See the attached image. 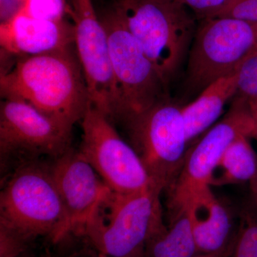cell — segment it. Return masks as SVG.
<instances>
[{"mask_svg":"<svg viewBox=\"0 0 257 257\" xmlns=\"http://www.w3.org/2000/svg\"><path fill=\"white\" fill-rule=\"evenodd\" d=\"M72 47L25 56L2 72L3 98L25 101L42 114L69 128L82 121L89 106L87 84Z\"/></svg>","mask_w":257,"mask_h":257,"instance_id":"6da1fadb","label":"cell"},{"mask_svg":"<svg viewBox=\"0 0 257 257\" xmlns=\"http://www.w3.org/2000/svg\"><path fill=\"white\" fill-rule=\"evenodd\" d=\"M0 224L28 239L59 241L69 234L68 218L49 162L25 164L4 178Z\"/></svg>","mask_w":257,"mask_h":257,"instance_id":"7a4b0ae2","label":"cell"},{"mask_svg":"<svg viewBox=\"0 0 257 257\" xmlns=\"http://www.w3.org/2000/svg\"><path fill=\"white\" fill-rule=\"evenodd\" d=\"M111 8L140 42L167 87L188 55L197 18L174 0H113Z\"/></svg>","mask_w":257,"mask_h":257,"instance_id":"3957f363","label":"cell"},{"mask_svg":"<svg viewBox=\"0 0 257 257\" xmlns=\"http://www.w3.org/2000/svg\"><path fill=\"white\" fill-rule=\"evenodd\" d=\"M157 186L132 193L109 190L101 199L82 236L97 251L115 257H144L147 241L166 225Z\"/></svg>","mask_w":257,"mask_h":257,"instance_id":"277c9868","label":"cell"},{"mask_svg":"<svg viewBox=\"0 0 257 257\" xmlns=\"http://www.w3.org/2000/svg\"><path fill=\"white\" fill-rule=\"evenodd\" d=\"M256 49L257 23L230 18L199 20L187 55L186 97H197L211 83L236 73Z\"/></svg>","mask_w":257,"mask_h":257,"instance_id":"5b68a950","label":"cell"},{"mask_svg":"<svg viewBox=\"0 0 257 257\" xmlns=\"http://www.w3.org/2000/svg\"><path fill=\"white\" fill-rule=\"evenodd\" d=\"M121 124L152 182L162 192L168 190L180 174L189 145L182 106L166 97Z\"/></svg>","mask_w":257,"mask_h":257,"instance_id":"8992f818","label":"cell"},{"mask_svg":"<svg viewBox=\"0 0 257 257\" xmlns=\"http://www.w3.org/2000/svg\"><path fill=\"white\" fill-rule=\"evenodd\" d=\"M72 128L20 99L3 98L0 106L1 172L8 177L25 164L54 160L72 149Z\"/></svg>","mask_w":257,"mask_h":257,"instance_id":"52a82bcc","label":"cell"},{"mask_svg":"<svg viewBox=\"0 0 257 257\" xmlns=\"http://www.w3.org/2000/svg\"><path fill=\"white\" fill-rule=\"evenodd\" d=\"M107 35L115 79L122 106V124L168 97L165 83L143 47L112 8L99 17Z\"/></svg>","mask_w":257,"mask_h":257,"instance_id":"ba28073f","label":"cell"},{"mask_svg":"<svg viewBox=\"0 0 257 257\" xmlns=\"http://www.w3.org/2000/svg\"><path fill=\"white\" fill-rule=\"evenodd\" d=\"M256 123L247 102L234 97L229 111L191 145L180 174L167 190L171 216L209 186L213 172L231 143L241 135L251 138ZM251 139V138H250Z\"/></svg>","mask_w":257,"mask_h":257,"instance_id":"9c48e42d","label":"cell"},{"mask_svg":"<svg viewBox=\"0 0 257 257\" xmlns=\"http://www.w3.org/2000/svg\"><path fill=\"white\" fill-rule=\"evenodd\" d=\"M81 121L83 134L78 152L111 192L132 194L156 186L135 149L90 102Z\"/></svg>","mask_w":257,"mask_h":257,"instance_id":"30bf717a","label":"cell"},{"mask_svg":"<svg viewBox=\"0 0 257 257\" xmlns=\"http://www.w3.org/2000/svg\"><path fill=\"white\" fill-rule=\"evenodd\" d=\"M74 46L87 84L89 101L112 124L122 118L119 88L115 79L107 35L92 0H72Z\"/></svg>","mask_w":257,"mask_h":257,"instance_id":"8fae6325","label":"cell"},{"mask_svg":"<svg viewBox=\"0 0 257 257\" xmlns=\"http://www.w3.org/2000/svg\"><path fill=\"white\" fill-rule=\"evenodd\" d=\"M49 165L68 218L69 234L82 235L98 204L110 189L72 149L51 160Z\"/></svg>","mask_w":257,"mask_h":257,"instance_id":"7c38bea8","label":"cell"},{"mask_svg":"<svg viewBox=\"0 0 257 257\" xmlns=\"http://www.w3.org/2000/svg\"><path fill=\"white\" fill-rule=\"evenodd\" d=\"M0 43L5 52L23 57L64 50L74 45L73 24L35 18L20 10L2 22Z\"/></svg>","mask_w":257,"mask_h":257,"instance_id":"4fadbf2b","label":"cell"},{"mask_svg":"<svg viewBox=\"0 0 257 257\" xmlns=\"http://www.w3.org/2000/svg\"><path fill=\"white\" fill-rule=\"evenodd\" d=\"M187 207L199 254L220 249L236 231L231 211L216 197L211 187L197 194Z\"/></svg>","mask_w":257,"mask_h":257,"instance_id":"5bb4252c","label":"cell"},{"mask_svg":"<svg viewBox=\"0 0 257 257\" xmlns=\"http://www.w3.org/2000/svg\"><path fill=\"white\" fill-rule=\"evenodd\" d=\"M236 92V72L211 83L192 102L182 106L189 145L214 126Z\"/></svg>","mask_w":257,"mask_h":257,"instance_id":"9a60e30c","label":"cell"},{"mask_svg":"<svg viewBox=\"0 0 257 257\" xmlns=\"http://www.w3.org/2000/svg\"><path fill=\"white\" fill-rule=\"evenodd\" d=\"M188 207L171 217L147 241L144 257H194L199 255Z\"/></svg>","mask_w":257,"mask_h":257,"instance_id":"2e32d148","label":"cell"},{"mask_svg":"<svg viewBox=\"0 0 257 257\" xmlns=\"http://www.w3.org/2000/svg\"><path fill=\"white\" fill-rule=\"evenodd\" d=\"M246 135L230 145L213 172L209 186L221 187L248 183L257 175V154Z\"/></svg>","mask_w":257,"mask_h":257,"instance_id":"e0dca14e","label":"cell"},{"mask_svg":"<svg viewBox=\"0 0 257 257\" xmlns=\"http://www.w3.org/2000/svg\"><path fill=\"white\" fill-rule=\"evenodd\" d=\"M239 225L229 257H257V207L251 199L239 209Z\"/></svg>","mask_w":257,"mask_h":257,"instance_id":"ac0fdd59","label":"cell"},{"mask_svg":"<svg viewBox=\"0 0 257 257\" xmlns=\"http://www.w3.org/2000/svg\"><path fill=\"white\" fill-rule=\"evenodd\" d=\"M69 8L65 0H23L20 10L35 18L61 21Z\"/></svg>","mask_w":257,"mask_h":257,"instance_id":"d6986e66","label":"cell"},{"mask_svg":"<svg viewBox=\"0 0 257 257\" xmlns=\"http://www.w3.org/2000/svg\"><path fill=\"white\" fill-rule=\"evenodd\" d=\"M237 92L234 97L246 101L257 96V49L236 71Z\"/></svg>","mask_w":257,"mask_h":257,"instance_id":"ffe728a7","label":"cell"},{"mask_svg":"<svg viewBox=\"0 0 257 257\" xmlns=\"http://www.w3.org/2000/svg\"><path fill=\"white\" fill-rule=\"evenodd\" d=\"M33 241L0 224V257H32Z\"/></svg>","mask_w":257,"mask_h":257,"instance_id":"44dd1931","label":"cell"},{"mask_svg":"<svg viewBox=\"0 0 257 257\" xmlns=\"http://www.w3.org/2000/svg\"><path fill=\"white\" fill-rule=\"evenodd\" d=\"M214 18H234L257 23V0H231Z\"/></svg>","mask_w":257,"mask_h":257,"instance_id":"7402d4cb","label":"cell"},{"mask_svg":"<svg viewBox=\"0 0 257 257\" xmlns=\"http://www.w3.org/2000/svg\"><path fill=\"white\" fill-rule=\"evenodd\" d=\"M190 10L198 21L214 18L231 0H174Z\"/></svg>","mask_w":257,"mask_h":257,"instance_id":"603a6c76","label":"cell"},{"mask_svg":"<svg viewBox=\"0 0 257 257\" xmlns=\"http://www.w3.org/2000/svg\"><path fill=\"white\" fill-rule=\"evenodd\" d=\"M236 231H235L231 239L220 249L214 251V252L201 253V254L197 255V256L194 257H229L230 255L232 253L235 241H236Z\"/></svg>","mask_w":257,"mask_h":257,"instance_id":"cb8c5ba5","label":"cell"},{"mask_svg":"<svg viewBox=\"0 0 257 257\" xmlns=\"http://www.w3.org/2000/svg\"><path fill=\"white\" fill-rule=\"evenodd\" d=\"M71 257H115L109 256V255L105 254V253H101L100 251H97L95 248L93 249H87L79 253H75Z\"/></svg>","mask_w":257,"mask_h":257,"instance_id":"d4e9b609","label":"cell"},{"mask_svg":"<svg viewBox=\"0 0 257 257\" xmlns=\"http://www.w3.org/2000/svg\"><path fill=\"white\" fill-rule=\"evenodd\" d=\"M250 199L257 207V175L249 183Z\"/></svg>","mask_w":257,"mask_h":257,"instance_id":"484cf974","label":"cell"},{"mask_svg":"<svg viewBox=\"0 0 257 257\" xmlns=\"http://www.w3.org/2000/svg\"><path fill=\"white\" fill-rule=\"evenodd\" d=\"M247 102L248 109L252 115L253 119L257 124V96L246 101Z\"/></svg>","mask_w":257,"mask_h":257,"instance_id":"4316f807","label":"cell"},{"mask_svg":"<svg viewBox=\"0 0 257 257\" xmlns=\"http://www.w3.org/2000/svg\"><path fill=\"white\" fill-rule=\"evenodd\" d=\"M250 138L253 139V140H256V141L257 142V124L256 127H255L252 134H251V138Z\"/></svg>","mask_w":257,"mask_h":257,"instance_id":"83f0119b","label":"cell"},{"mask_svg":"<svg viewBox=\"0 0 257 257\" xmlns=\"http://www.w3.org/2000/svg\"><path fill=\"white\" fill-rule=\"evenodd\" d=\"M1 1H2V0H1Z\"/></svg>","mask_w":257,"mask_h":257,"instance_id":"f1b7e54d","label":"cell"}]
</instances>
